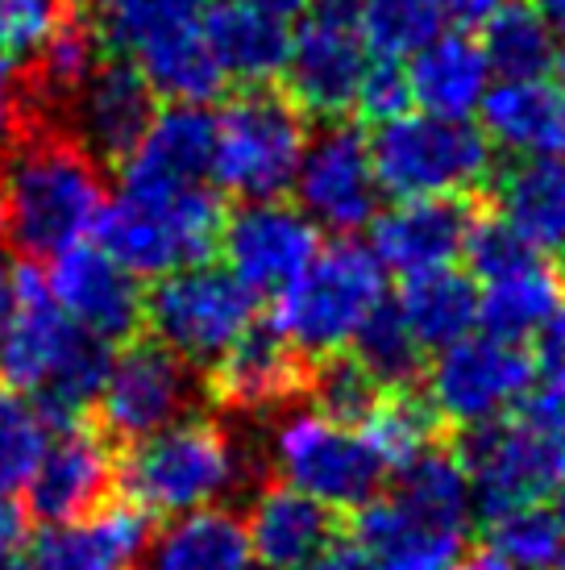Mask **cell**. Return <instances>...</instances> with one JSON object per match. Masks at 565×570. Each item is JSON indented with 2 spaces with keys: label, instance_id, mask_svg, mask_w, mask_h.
<instances>
[{
  "label": "cell",
  "instance_id": "1",
  "mask_svg": "<svg viewBox=\"0 0 565 570\" xmlns=\"http://www.w3.org/2000/svg\"><path fill=\"white\" fill-rule=\"evenodd\" d=\"M109 200L105 163L50 117H21L0 150V234L26 263L54 258L92 234Z\"/></svg>",
  "mask_w": 565,
  "mask_h": 570
},
{
  "label": "cell",
  "instance_id": "2",
  "mask_svg": "<svg viewBox=\"0 0 565 570\" xmlns=\"http://www.w3.org/2000/svg\"><path fill=\"white\" fill-rule=\"evenodd\" d=\"M112 363V346L50 301L47 275L21 263L9 275V304L0 317V380L47 412L50 425H76L100 396L105 371Z\"/></svg>",
  "mask_w": 565,
  "mask_h": 570
},
{
  "label": "cell",
  "instance_id": "3",
  "mask_svg": "<svg viewBox=\"0 0 565 570\" xmlns=\"http://www.w3.org/2000/svg\"><path fill=\"white\" fill-rule=\"evenodd\" d=\"M470 517L474 495L462 462L428 445L399 466L387 495L358 508V550L378 570H454Z\"/></svg>",
  "mask_w": 565,
  "mask_h": 570
},
{
  "label": "cell",
  "instance_id": "4",
  "mask_svg": "<svg viewBox=\"0 0 565 570\" xmlns=\"http://www.w3.org/2000/svg\"><path fill=\"white\" fill-rule=\"evenodd\" d=\"M250 475L246 445L205 416H179L175 425L133 442L126 462H117V488L146 517L212 508Z\"/></svg>",
  "mask_w": 565,
  "mask_h": 570
},
{
  "label": "cell",
  "instance_id": "5",
  "mask_svg": "<svg viewBox=\"0 0 565 570\" xmlns=\"http://www.w3.org/2000/svg\"><path fill=\"white\" fill-rule=\"evenodd\" d=\"M457 462L470 479L474 508L487 521L557 495L565 488V400L553 392L528 396L499 421L470 425L457 445Z\"/></svg>",
  "mask_w": 565,
  "mask_h": 570
},
{
  "label": "cell",
  "instance_id": "6",
  "mask_svg": "<svg viewBox=\"0 0 565 570\" xmlns=\"http://www.w3.org/2000/svg\"><path fill=\"white\" fill-rule=\"evenodd\" d=\"M387 304V271L370 246L341 238L275 296V330L299 358H329Z\"/></svg>",
  "mask_w": 565,
  "mask_h": 570
},
{
  "label": "cell",
  "instance_id": "7",
  "mask_svg": "<svg viewBox=\"0 0 565 570\" xmlns=\"http://www.w3.org/2000/svg\"><path fill=\"white\" fill-rule=\"evenodd\" d=\"M225 222L217 191L208 184L175 191H121L105 200L92 234L96 246L138 279H158L167 271L205 263L217 250Z\"/></svg>",
  "mask_w": 565,
  "mask_h": 570
},
{
  "label": "cell",
  "instance_id": "8",
  "mask_svg": "<svg viewBox=\"0 0 565 570\" xmlns=\"http://www.w3.org/2000/svg\"><path fill=\"white\" fill-rule=\"evenodd\" d=\"M366 142L378 191L391 200L470 196L490 175V142L474 121L408 109L375 126Z\"/></svg>",
  "mask_w": 565,
  "mask_h": 570
},
{
  "label": "cell",
  "instance_id": "9",
  "mask_svg": "<svg viewBox=\"0 0 565 570\" xmlns=\"http://www.w3.org/2000/svg\"><path fill=\"white\" fill-rule=\"evenodd\" d=\"M267 462L287 488L333 512L370 504L391 471L358 425H341L316 409H296L270 425Z\"/></svg>",
  "mask_w": 565,
  "mask_h": 570
},
{
  "label": "cell",
  "instance_id": "10",
  "mask_svg": "<svg viewBox=\"0 0 565 570\" xmlns=\"http://www.w3.org/2000/svg\"><path fill=\"white\" fill-rule=\"evenodd\" d=\"M212 179L237 200L287 196L308 146V117L275 88H246L212 117Z\"/></svg>",
  "mask_w": 565,
  "mask_h": 570
},
{
  "label": "cell",
  "instance_id": "11",
  "mask_svg": "<svg viewBox=\"0 0 565 570\" xmlns=\"http://www.w3.org/2000/svg\"><path fill=\"white\" fill-rule=\"evenodd\" d=\"M258 317V301L225 267H191L158 275L155 292L141 304V325H150L158 346L179 354L184 363L205 366L220 358Z\"/></svg>",
  "mask_w": 565,
  "mask_h": 570
},
{
  "label": "cell",
  "instance_id": "12",
  "mask_svg": "<svg viewBox=\"0 0 565 570\" xmlns=\"http://www.w3.org/2000/svg\"><path fill=\"white\" fill-rule=\"evenodd\" d=\"M354 9L358 0H308V9L291 26L282 76L287 96L304 117L337 121L341 112L354 109V92L370 63Z\"/></svg>",
  "mask_w": 565,
  "mask_h": 570
},
{
  "label": "cell",
  "instance_id": "13",
  "mask_svg": "<svg viewBox=\"0 0 565 570\" xmlns=\"http://www.w3.org/2000/svg\"><path fill=\"white\" fill-rule=\"evenodd\" d=\"M536 363L519 342L495 333H466L437 350L428 371V404L457 425H487L533 396Z\"/></svg>",
  "mask_w": 565,
  "mask_h": 570
},
{
  "label": "cell",
  "instance_id": "14",
  "mask_svg": "<svg viewBox=\"0 0 565 570\" xmlns=\"http://www.w3.org/2000/svg\"><path fill=\"white\" fill-rule=\"evenodd\" d=\"M291 191L320 234H337V238L361 234L375 222L378 200H383L366 134L341 121L325 126L320 134H308Z\"/></svg>",
  "mask_w": 565,
  "mask_h": 570
},
{
  "label": "cell",
  "instance_id": "15",
  "mask_svg": "<svg viewBox=\"0 0 565 570\" xmlns=\"http://www.w3.org/2000/svg\"><path fill=\"white\" fill-rule=\"evenodd\" d=\"M191 400L196 380L179 354L158 342H129L121 354H112L92 409L105 438L133 445L188 416Z\"/></svg>",
  "mask_w": 565,
  "mask_h": 570
},
{
  "label": "cell",
  "instance_id": "16",
  "mask_svg": "<svg viewBox=\"0 0 565 570\" xmlns=\"http://www.w3.org/2000/svg\"><path fill=\"white\" fill-rule=\"evenodd\" d=\"M217 246L225 271L254 296H279L320 250V229L296 200H241L220 222Z\"/></svg>",
  "mask_w": 565,
  "mask_h": 570
},
{
  "label": "cell",
  "instance_id": "17",
  "mask_svg": "<svg viewBox=\"0 0 565 570\" xmlns=\"http://www.w3.org/2000/svg\"><path fill=\"white\" fill-rule=\"evenodd\" d=\"M117 488V459L109 442L92 429L63 425L50 433L38 466L26 479V512L30 521L76 524L105 508L109 491Z\"/></svg>",
  "mask_w": 565,
  "mask_h": 570
},
{
  "label": "cell",
  "instance_id": "18",
  "mask_svg": "<svg viewBox=\"0 0 565 570\" xmlns=\"http://www.w3.org/2000/svg\"><path fill=\"white\" fill-rule=\"evenodd\" d=\"M50 301L76 321L83 333L100 342H129L141 330V304L146 292L138 287V275H129L121 263H112L100 246H71L54 254L47 271Z\"/></svg>",
  "mask_w": 565,
  "mask_h": 570
},
{
  "label": "cell",
  "instance_id": "19",
  "mask_svg": "<svg viewBox=\"0 0 565 570\" xmlns=\"http://www.w3.org/2000/svg\"><path fill=\"white\" fill-rule=\"evenodd\" d=\"M155 112V92L146 76L129 59H109L92 67V76L63 105L59 121L92 159L121 163L138 146Z\"/></svg>",
  "mask_w": 565,
  "mask_h": 570
},
{
  "label": "cell",
  "instance_id": "20",
  "mask_svg": "<svg viewBox=\"0 0 565 570\" xmlns=\"http://www.w3.org/2000/svg\"><path fill=\"white\" fill-rule=\"evenodd\" d=\"M470 225L474 213L466 196H420V200H395L387 213H375L366 229L383 271L408 279L420 271L454 267Z\"/></svg>",
  "mask_w": 565,
  "mask_h": 570
},
{
  "label": "cell",
  "instance_id": "21",
  "mask_svg": "<svg viewBox=\"0 0 565 570\" xmlns=\"http://www.w3.org/2000/svg\"><path fill=\"white\" fill-rule=\"evenodd\" d=\"M212 112L205 105H167L150 117L146 134L121 167V191H175L208 184L212 175Z\"/></svg>",
  "mask_w": 565,
  "mask_h": 570
},
{
  "label": "cell",
  "instance_id": "22",
  "mask_svg": "<svg viewBox=\"0 0 565 570\" xmlns=\"http://www.w3.org/2000/svg\"><path fill=\"white\" fill-rule=\"evenodd\" d=\"M483 138L512 159H565V88L549 76L495 80L478 105Z\"/></svg>",
  "mask_w": 565,
  "mask_h": 570
},
{
  "label": "cell",
  "instance_id": "23",
  "mask_svg": "<svg viewBox=\"0 0 565 570\" xmlns=\"http://www.w3.org/2000/svg\"><path fill=\"white\" fill-rule=\"evenodd\" d=\"M404 76H408L412 109L449 121H474L483 96L495 83L478 33L466 30H440L437 38H428L416 55L404 59Z\"/></svg>",
  "mask_w": 565,
  "mask_h": 570
},
{
  "label": "cell",
  "instance_id": "24",
  "mask_svg": "<svg viewBox=\"0 0 565 570\" xmlns=\"http://www.w3.org/2000/svg\"><path fill=\"white\" fill-rule=\"evenodd\" d=\"M212 396L234 412H270L304 392V363L275 325H250L212 358Z\"/></svg>",
  "mask_w": 565,
  "mask_h": 570
},
{
  "label": "cell",
  "instance_id": "25",
  "mask_svg": "<svg viewBox=\"0 0 565 570\" xmlns=\"http://www.w3.org/2000/svg\"><path fill=\"white\" fill-rule=\"evenodd\" d=\"M291 26L296 21L275 17L254 0H217L200 17L220 76L241 88H267L270 80H279L291 47Z\"/></svg>",
  "mask_w": 565,
  "mask_h": 570
},
{
  "label": "cell",
  "instance_id": "26",
  "mask_svg": "<svg viewBox=\"0 0 565 570\" xmlns=\"http://www.w3.org/2000/svg\"><path fill=\"white\" fill-rule=\"evenodd\" d=\"M241 524L250 554L270 570H304L337 541V512L287 483L258 491Z\"/></svg>",
  "mask_w": 565,
  "mask_h": 570
},
{
  "label": "cell",
  "instance_id": "27",
  "mask_svg": "<svg viewBox=\"0 0 565 570\" xmlns=\"http://www.w3.org/2000/svg\"><path fill=\"white\" fill-rule=\"evenodd\" d=\"M150 541V517L126 504H105L76 524H50L33 546L38 570H129Z\"/></svg>",
  "mask_w": 565,
  "mask_h": 570
},
{
  "label": "cell",
  "instance_id": "28",
  "mask_svg": "<svg viewBox=\"0 0 565 570\" xmlns=\"http://www.w3.org/2000/svg\"><path fill=\"white\" fill-rule=\"evenodd\" d=\"M250 541L246 524L229 508H196L167 517V524L150 533L138 558V570H246Z\"/></svg>",
  "mask_w": 565,
  "mask_h": 570
},
{
  "label": "cell",
  "instance_id": "29",
  "mask_svg": "<svg viewBox=\"0 0 565 570\" xmlns=\"http://www.w3.org/2000/svg\"><path fill=\"white\" fill-rule=\"evenodd\" d=\"M562 304H565V279L541 254H533L528 263L503 271L495 279H483L478 321L495 337L524 342V337H536V333L545 330Z\"/></svg>",
  "mask_w": 565,
  "mask_h": 570
},
{
  "label": "cell",
  "instance_id": "30",
  "mask_svg": "<svg viewBox=\"0 0 565 570\" xmlns=\"http://www.w3.org/2000/svg\"><path fill=\"white\" fill-rule=\"evenodd\" d=\"M495 196L499 217L533 250H565V159H516Z\"/></svg>",
  "mask_w": 565,
  "mask_h": 570
},
{
  "label": "cell",
  "instance_id": "31",
  "mask_svg": "<svg viewBox=\"0 0 565 570\" xmlns=\"http://www.w3.org/2000/svg\"><path fill=\"white\" fill-rule=\"evenodd\" d=\"M395 313L404 317V325L416 333V342L424 350H440L474 333V325H478V287L466 271L457 267L420 271V275L404 279Z\"/></svg>",
  "mask_w": 565,
  "mask_h": 570
},
{
  "label": "cell",
  "instance_id": "32",
  "mask_svg": "<svg viewBox=\"0 0 565 570\" xmlns=\"http://www.w3.org/2000/svg\"><path fill=\"white\" fill-rule=\"evenodd\" d=\"M133 59H138L133 67L146 76L150 92L167 96L171 105H208L225 88V76H220V67L212 59V50H208V38L200 26L171 33V38L146 47Z\"/></svg>",
  "mask_w": 565,
  "mask_h": 570
},
{
  "label": "cell",
  "instance_id": "33",
  "mask_svg": "<svg viewBox=\"0 0 565 570\" xmlns=\"http://www.w3.org/2000/svg\"><path fill=\"white\" fill-rule=\"evenodd\" d=\"M483 50L495 80H524V76H549L557 67V33L533 4L512 0L495 21L483 26Z\"/></svg>",
  "mask_w": 565,
  "mask_h": 570
},
{
  "label": "cell",
  "instance_id": "34",
  "mask_svg": "<svg viewBox=\"0 0 565 570\" xmlns=\"http://www.w3.org/2000/svg\"><path fill=\"white\" fill-rule=\"evenodd\" d=\"M100 42L121 55H141L162 38L200 26L205 0H100Z\"/></svg>",
  "mask_w": 565,
  "mask_h": 570
},
{
  "label": "cell",
  "instance_id": "35",
  "mask_svg": "<svg viewBox=\"0 0 565 570\" xmlns=\"http://www.w3.org/2000/svg\"><path fill=\"white\" fill-rule=\"evenodd\" d=\"M354 21L370 59H395V63H404L428 38L445 30L440 0H358Z\"/></svg>",
  "mask_w": 565,
  "mask_h": 570
},
{
  "label": "cell",
  "instance_id": "36",
  "mask_svg": "<svg viewBox=\"0 0 565 570\" xmlns=\"http://www.w3.org/2000/svg\"><path fill=\"white\" fill-rule=\"evenodd\" d=\"M354 363L383 387H412V380L420 375L424 366V346L416 342V333L404 325V317L395 313V304H383L378 313H370V321L354 333Z\"/></svg>",
  "mask_w": 565,
  "mask_h": 570
},
{
  "label": "cell",
  "instance_id": "37",
  "mask_svg": "<svg viewBox=\"0 0 565 570\" xmlns=\"http://www.w3.org/2000/svg\"><path fill=\"white\" fill-rule=\"evenodd\" d=\"M437 421L440 416L428 400L412 396L408 387H395V392L375 400V409L366 412V421L358 429L370 438V445L383 454L387 466H404L408 459H416L433 445Z\"/></svg>",
  "mask_w": 565,
  "mask_h": 570
},
{
  "label": "cell",
  "instance_id": "38",
  "mask_svg": "<svg viewBox=\"0 0 565 570\" xmlns=\"http://www.w3.org/2000/svg\"><path fill=\"white\" fill-rule=\"evenodd\" d=\"M487 550L512 570H557L562 558V524L545 504H519L490 517Z\"/></svg>",
  "mask_w": 565,
  "mask_h": 570
},
{
  "label": "cell",
  "instance_id": "39",
  "mask_svg": "<svg viewBox=\"0 0 565 570\" xmlns=\"http://www.w3.org/2000/svg\"><path fill=\"white\" fill-rule=\"evenodd\" d=\"M50 421L26 392L0 387V491L26 488L50 442Z\"/></svg>",
  "mask_w": 565,
  "mask_h": 570
},
{
  "label": "cell",
  "instance_id": "40",
  "mask_svg": "<svg viewBox=\"0 0 565 570\" xmlns=\"http://www.w3.org/2000/svg\"><path fill=\"white\" fill-rule=\"evenodd\" d=\"M308 387H313L316 412H325V416L341 421V425H361L366 412L375 409V400L383 396V387L354 358H341V354L320 358Z\"/></svg>",
  "mask_w": 565,
  "mask_h": 570
},
{
  "label": "cell",
  "instance_id": "41",
  "mask_svg": "<svg viewBox=\"0 0 565 570\" xmlns=\"http://www.w3.org/2000/svg\"><path fill=\"white\" fill-rule=\"evenodd\" d=\"M533 254L541 250H533L503 217H495V222H474L470 234H466V246H462V258L470 263V279H478V284L519 267V263H528Z\"/></svg>",
  "mask_w": 565,
  "mask_h": 570
},
{
  "label": "cell",
  "instance_id": "42",
  "mask_svg": "<svg viewBox=\"0 0 565 570\" xmlns=\"http://www.w3.org/2000/svg\"><path fill=\"white\" fill-rule=\"evenodd\" d=\"M354 109L366 117V121H391L399 112L412 109V92H408V76H404V63L395 59H370L366 71H361V83L354 92Z\"/></svg>",
  "mask_w": 565,
  "mask_h": 570
},
{
  "label": "cell",
  "instance_id": "43",
  "mask_svg": "<svg viewBox=\"0 0 565 570\" xmlns=\"http://www.w3.org/2000/svg\"><path fill=\"white\" fill-rule=\"evenodd\" d=\"M71 0H0V42L13 55H30Z\"/></svg>",
  "mask_w": 565,
  "mask_h": 570
},
{
  "label": "cell",
  "instance_id": "44",
  "mask_svg": "<svg viewBox=\"0 0 565 570\" xmlns=\"http://www.w3.org/2000/svg\"><path fill=\"white\" fill-rule=\"evenodd\" d=\"M536 375L545 380L553 396L565 400V304L553 313V321L536 333Z\"/></svg>",
  "mask_w": 565,
  "mask_h": 570
},
{
  "label": "cell",
  "instance_id": "45",
  "mask_svg": "<svg viewBox=\"0 0 565 570\" xmlns=\"http://www.w3.org/2000/svg\"><path fill=\"white\" fill-rule=\"evenodd\" d=\"M507 4H512V0H440V13H445V26L478 33L487 21H495Z\"/></svg>",
  "mask_w": 565,
  "mask_h": 570
},
{
  "label": "cell",
  "instance_id": "46",
  "mask_svg": "<svg viewBox=\"0 0 565 570\" xmlns=\"http://www.w3.org/2000/svg\"><path fill=\"white\" fill-rule=\"evenodd\" d=\"M26 541H30V512L9 491H0V558L21 554Z\"/></svg>",
  "mask_w": 565,
  "mask_h": 570
},
{
  "label": "cell",
  "instance_id": "47",
  "mask_svg": "<svg viewBox=\"0 0 565 570\" xmlns=\"http://www.w3.org/2000/svg\"><path fill=\"white\" fill-rule=\"evenodd\" d=\"M304 570H378V562L366 550H358V546H337L333 541L329 550L320 558H313Z\"/></svg>",
  "mask_w": 565,
  "mask_h": 570
},
{
  "label": "cell",
  "instance_id": "48",
  "mask_svg": "<svg viewBox=\"0 0 565 570\" xmlns=\"http://www.w3.org/2000/svg\"><path fill=\"white\" fill-rule=\"evenodd\" d=\"M528 4L545 17V26H549L557 38H565V0H528Z\"/></svg>",
  "mask_w": 565,
  "mask_h": 570
},
{
  "label": "cell",
  "instance_id": "49",
  "mask_svg": "<svg viewBox=\"0 0 565 570\" xmlns=\"http://www.w3.org/2000/svg\"><path fill=\"white\" fill-rule=\"evenodd\" d=\"M13 129H17V105H13V92H4L0 96V150L9 146Z\"/></svg>",
  "mask_w": 565,
  "mask_h": 570
},
{
  "label": "cell",
  "instance_id": "50",
  "mask_svg": "<svg viewBox=\"0 0 565 570\" xmlns=\"http://www.w3.org/2000/svg\"><path fill=\"white\" fill-rule=\"evenodd\" d=\"M254 4H262V9H270L275 17H287V21H296L304 9H308V0H254Z\"/></svg>",
  "mask_w": 565,
  "mask_h": 570
},
{
  "label": "cell",
  "instance_id": "51",
  "mask_svg": "<svg viewBox=\"0 0 565 570\" xmlns=\"http://www.w3.org/2000/svg\"><path fill=\"white\" fill-rule=\"evenodd\" d=\"M13 50L4 47V42H0V96L4 92H13Z\"/></svg>",
  "mask_w": 565,
  "mask_h": 570
},
{
  "label": "cell",
  "instance_id": "52",
  "mask_svg": "<svg viewBox=\"0 0 565 570\" xmlns=\"http://www.w3.org/2000/svg\"><path fill=\"white\" fill-rule=\"evenodd\" d=\"M454 570H512V567H507L503 558H495V554H490V550H487V554L470 558V562H457Z\"/></svg>",
  "mask_w": 565,
  "mask_h": 570
},
{
  "label": "cell",
  "instance_id": "53",
  "mask_svg": "<svg viewBox=\"0 0 565 570\" xmlns=\"http://www.w3.org/2000/svg\"><path fill=\"white\" fill-rule=\"evenodd\" d=\"M557 524H562V558H557V570H565V488L557 491Z\"/></svg>",
  "mask_w": 565,
  "mask_h": 570
},
{
  "label": "cell",
  "instance_id": "54",
  "mask_svg": "<svg viewBox=\"0 0 565 570\" xmlns=\"http://www.w3.org/2000/svg\"><path fill=\"white\" fill-rule=\"evenodd\" d=\"M0 570H38L30 562V558H21V554H9V558H0Z\"/></svg>",
  "mask_w": 565,
  "mask_h": 570
},
{
  "label": "cell",
  "instance_id": "55",
  "mask_svg": "<svg viewBox=\"0 0 565 570\" xmlns=\"http://www.w3.org/2000/svg\"><path fill=\"white\" fill-rule=\"evenodd\" d=\"M4 304H9V275H4V263H0V317H4Z\"/></svg>",
  "mask_w": 565,
  "mask_h": 570
},
{
  "label": "cell",
  "instance_id": "56",
  "mask_svg": "<svg viewBox=\"0 0 565 570\" xmlns=\"http://www.w3.org/2000/svg\"><path fill=\"white\" fill-rule=\"evenodd\" d=\"M557 71H562V88H565V50H557Z\"/></svg>",
  "mask_w": 565,
  "mask_h": 570
},
{
  "label": "cell",
  "instance_id": "57",
  "mask_svg": "<svg viewBox=\"0 0 565 570\" xmlns=\"http://www.w3.org/2000/svg\"><path fill=\"white\" fill-rule=\"evenodd\" d=\"M71 4H79V9H83V4H92V0H71Z\"/></svg>",
  "mask_w": 565,
  "mask_h": 570
},
{
  "label": "cell",
  "instance_id": "58",
  "mask_svg": "<svg viewBox=\"0 0 565 570\" xmlns=\"http://www.w3.org/2000/svg\"><path fill=\"white\" fill-rule=\"evenodd\" d=\"M246 570H270V567H262V562H258V567H246Z\"/></svg>",
  "mask_w": 565,
  "mask_h": 570
}]
</instances>
